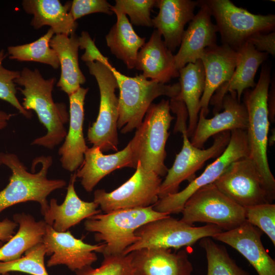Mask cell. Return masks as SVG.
I'll use <instances>...</instances> for the list:
<instances>
[{"instance_id":"cell-1","label":"cell","mask_w":275,"mask_h":275,"mask_svg":"<svg viewBox=\"0 0 275 275\" xmlns=\"http://www.w3.org/2000/svg\"><path fill=\"white\" fill-rule=\"evenodd\" d=\"M14 81L23 87L18 88L24 96L23 107L28 111H34L47 130L45 135L35 139L32 145L53 149L65 138V124L69 118L65 104L56 103L52 98L56 78L45 79L39 70L24 67Z\"/></svg>"},{"instance_id":"cell-2","label":"cell","mask_w":275,"mask_h":275,"mask_svg":"<svg viewBox=\"0 0 275 275\" xmlns=\"http://www.w3.org/2000/svg\"><path fill=\"white\" fill-rule=\"evenodd\" d=\"M270 68L262 67L259 80L252 89L243 92V103L248 115L246 130L249 149V157L252 159L259 172L268 200L275 199V179L268 162L267 149L269 129L267 96L270 84Z\"/></svg>"},{"instance_id":"cell-3","label":"cell","mask_w":275,"mask_h":275,"mask_svg":"<svg viewBox=\"0 0 275 275\" xmlns=\"http://www.w3.org/2000/svg\"><path fill=\"white\" fill-rule=\"evenodd\" d=\"M36 159L42 164L41 169L36 173H32L15 154L0 153V165L6 166L12 171L8 184L0 191V213L14 205L35 201L40 204L43 215L49 207L48 196L66 185L64 180L47 178L52 163L51 156H41Z\"/></svg>"},{"instance_id":"cell-4","label":"cell","mask_w":275,"mask_h":275,"mask_svg":"<svg viewBox=\"0 0 275 275\" xmlns=\"http://www.w3.org/2000/svg\"><path fill=\"white\" fill-rule=\"evenodd\" d=\"M170 215L153 209V206L118 209L97 214L86 219V230L94 232L96 241L105 246L100 253L103 256L123 255L128 246L139 240L135 231L144 225Z\"/></svg>"},{"instance_id":"cell-5","label":"cell","mask_w":275,"mask_h":275,"mask_svg":"<svg viewBox=\"0 0 275 275\" xmlns=\"http://www.w3.org/2000/svg\"><path fill=\"white\" fill-rule=\"evenodd\" d=\"M170 101L162 99L152 103L142 123L129 142L135 169L138 163L145 170L159 177L166 175L168 169L164 164L166 144L169 129L174 119L170 114Z\"/></svg>"},{"instance_id":"cell-6","label":"cell","mask_w":275,"mask_h":275,"mask_svg":"<svg viewBox=\"0 0 275 275\" xmlns=\"http://www.w3.org/2000/svg\"><path fill=\"white\" fill-rule=\"evenodd\" d=\"M111 69L116 78L120 92L117 127L124 134L140 126L155 98L164 95L171 99L178 96L180 92L179 82L167 85L148 80L142 74L130 77L113 66Z\"/></svg>"},{"instance_id":"cell-7","label":"cell","mask_w":275,"mask_h":275,"mask_svg":"<svg viewBox=\"0 0 275 275\" xmlns=\"http://www.w3.org/2000/svg\"><path fill=\"white\" fill-rule=\"evenodd\" d=\"M173 112L177 116L174 131L182 134L183 145L176 156L172 167L168 169L164 180L161 182L158 193L159 199L178 192L180 184L184 180L191 181L195 174L205 162L211 158L218 157L227 147L231 132L227 131L213 136L212 145L206 149L193 146L187 133L186 120L188 113L185 106L176 107Z\"/></svg>"},{"instance_id":"cell-8","label":"cell","mask_w":275,"mask_h":275,"mask_svg":"<svg viewBox=\"0 0 275 275\" xmlns=\"http://www.w3.org/2000/svg\"><path fill=\"white\" fill-rule=\"evenodd\" d=\"M86 64L89 73L95 77L100 93L99 113L96 121L88 129V141L102 152L117 151L119 103L115 90L118 85L111 69L112 66L109 63L99 61L88 62Z\"/></svg>"},{"instance_id":"cell-9","label":"cell","mask_w":275,"mask_h":275,"mask_svg":"<svg viewBox=\"0 0 275 275\" xmlns=\"http://www.w3.org/2000/svg\"><path fill=\"white\" fill-rule=\"evenodd\" d=\"M181 220L190 225L203 222L224 231L240 225L245 219L244 207L230 199L213 183L194 193L185 203Z\"/></svg>"},{"instance_id":"cell-10","label":"cell","mask_w":275,"mask_h":275,"mask_svg":"<svg viewBox=\"0 0 275 275\" xmlns=\"http://www.w3.org/2000/svg\"><path fill=\"white\" fill-rule=\"evenodd\" d=\"M222 231L214 225L195 227L169 215L138 228L134 234L139 237V240L126 249L123 255L145 248L179 249L191 246L203 238L211 237Z\"/></svg>"},{"instance_id":"cell-11","label":"cell","mask_w":275,"mask_h":275,"mask_svg":"<svg viewBox=\"0 0 275 275\" xmlns=\"http://www.w3.org/2000/svg\"><path fill=\"white\" fill-rule=\"evenodd\" d=\"M216 22L222 44L236 50L252 35L270 33L275 26L274 14L250 13L230 0H203Z\"/></svg>"},{"instance_id":"cell-12","label":"cell","mask_w":275,"mask_h":275,"mask_svg":"<svg viewBox=\"0 0 275 275\" xmlns=\"http://www.w3.org/2000/svg\"><path fill=\"white\" fill-rule=\"evenodd\" d=\"M230 132L227 147L215 160L209 164L199 176L190 181L182 190L159 199L153 205L154 210L170 214L181 212L186 201L197 190L213 183L234 161L249 157L246 130L235 129Z\"/></svg>"},{"instance_id":"cell-13","label":"cell","mask_w":275,"mask_h":275,"mask_svg":"<svg viewBox=\"0 0 275 275\" xmlns=\"http://www.w3.org/2000/svg\"><path fill=\"white\" fill-rule=\"evenodd\" d=\"M160 177L143 169L138 163L133 175L119 187L107 193L97 189L94 193V202L105 213L154 205L159 200L161 183Z\"/></svg>"},{"instance_id":"cell-14","label":"cell","mask_w":275,"mask_h":275,"mask_svg":"<svg viewBox=\"0 0 275 275\" xmlns=\"http://www.w3.org/2000/svg\"><path fill=\"white\" fill-rule=\"evenodd\" d=\"M213 183L243 207L270 203L256 164L249 157L232 162Z\"/></svg>"},{"instance_id":"cell-15","label":"cell","mask_w":275,"mask_h":275,"mask_svg":"<svg viewBox=\"0 0 275 275\" xmlns=\"http://www.w3.org/2000/svg\"><path fill=\"white\" fill-rule=\"evenodd\" d=\"M42 243L46 249L48 267L63 265L75 272L91 266L97 260L96 252L104 247L103 242L91 244L75 238L69 231L57 232L47 225Z\"/></svg>"},{"instance_id":"cell-16","label":"cell","mask_w":275,"mask_h":275,"mask_svg":"<svg viewBox=\"0 0 275 275\" xmlns=\"http://www.w3.org/2000/svg\"><path fill=\"white\" fill-rule=\"evenodd\" d=\"M263 233L245 221L236 228L215 234L211 238L237 251L258 275H275V261L263 246L261 241Z\"/></svg>"},{"instance_id":"cell-17","label":"cell","mask_w":275,"mask_h":275,"mask_svg":"<svg viewBox=\"0 0 275 275\" xmlns=\"http://www.w3.org/2000/svg\"><path fill=\"white\" fill-rule=\"evenodd\" d=\"M198 2L200 9L184 31L179 49L174 55L178 71L187 64L200 60L205 48L217 45L218 28L211 21L209 8L203 0Z\"/></svg>"},{"instance_id":"cell-18","label":"cell","mask_w":275,"mask_h":275,"mask_svg":"<svg viewBox=\"0 0 275 275\" xmlns=\"http://www.w3.org/2000/svg\"><path fill=\"white\" fill-rule=\"evenodd\" d=\"M224 110L210 119L205 117L200 111L198 122L190 141L195 147L202 149L211 136L235 129L246 130L248 115L244 104L238 101L236 92L226 94L222 101Z\"/></svg>"},{"instance_id":"cell-19","label":"cell","mask_w":275,"mask_h":275,"mask_svg":"<svg viewBox=\"0 0 275 275\" xmlns=\"http://www.w3.org/2000/svg\"><path fill=\"white\" fill-rule=\"evenodd\" d=\"M237 59L234 71L230 79L221 85L215 92L210 103L213 105V114L222 109V101L227 93L235 91L240 101L243 92L256 86L255 76L260 66L267 58L266 52L258 51L249 42L245 41L236 49Z\"/></svg>"},{"instance_id":"cell-20","label":"cell","mask_w":275,"mask_h":275,"mask_svg":"<svg viewBox=\"0 0 275 275\" xmlns=\"http://www.w3.org/2000/svg\"><path fill=\"white\" fill-rule=\"evenodd\" d=\"M134 275H191L193 266L185 250L145 248L129 253Z\"/></svg>"},{"instance_id":"cell-21","label":"cell","mask_w":275,"mask_h":275,"mask_svg":"<svg viewBox=\"0 0 275 275\" xmlns=\"http://www.w3.org/2000/svg\"><path fill=\"white\" fill-rule=\"evenodd\" d=\"M88 90L80 87L69 96V129L58 153L62 167L69 172L76 171L81 166L88 148L83 133L85 99Z\"/></svg>"},{"instance_id":"cell-22","label":"cell","mask_w":275,"mask_h":275,"mask_svg":"<svg viewBox=\"0 0 275 275\" xmlns=\"http://www.w3.org/2000/svg\"><path fill=\"white\" fill-rule=\"evenodd\" d=\"M236 59V50L225 44L205 49L200 59L205 71V88L200 103V111L205 117L209 113L210 101L215 91L230 79Z\"/></svg>"},{"instance_id":"cell-23","label":"cell","mask_w":275,"mask_h":275,"mask_svg":"<svg viewBox=\"0 0 275 275\" xmlns=\"http://www.w3.org/2000/svg\"><path fill=\"white\" fill-rule=\"evenodd\" d=\"M198 1L191 0H156L158 14L152 18V27L163 37V41L172 52L180 45L186 24L194 18Z\"/></svg>"},{"instance_id":"cell-24","label":"cell","mask_w":275,"mask_h":275,"mask_svg":"<svg viewBox=\"0 0 275 275\" xmlns=\"http://www.w3.org/2000/svg\"><path fill=\"white\" fill-rule=\"evenodd\" d=\"M125 167L135 169L130 143L115 153L103 154L97 146L88 148L84 160L75 174L88 192L92 191L98 183L114 171Z\"/></svg>"},{"instance_id":"cell-25","label":"cell","mask_w":275,"mask_h":275,"mask_svg":"<svg viewBox=\"0 0 275 275\" xmlns=\"http://www.w3.org/2000/svg\"><path fill=\"white\" fill-rule=\"evenodd\" d=\"M75 174L70 179L64 201L59 205L57 200L51 199L49 207L43 215L46 224L57 232H65L84 219L100 213L98 205L93 202L81 200L74 188Z\"/></svg>"},{"instance_id":"cell-26","label":"cell","mask_w":275,"mask_h":275,"mask_svg":"<svg viewBox=\"0 0 275 275\" xmlns=\"http://www.w3.org/2000/svg\"><path fill=\"white\" fill-rule=\"evenodd\" d=\"M145 77L166 84L179 76L174 55L167 47L161 34L155 30L148 41L139 50L135 64Z\"/></svg>"},{"instance_id":"cell-27","label":"cell","mask_w":275,"mask_h":275,"mask_svg":"<svg viewBox=\"0 0 275 275\" xmlns=\"http://www.w3.org/2000/svg\"><path fill=\"white\" fill-rule=\"evenodd\" d=\"M71 2L63 5L59 0H23L22 6L28 14L33 16L31 24L35 29L45 25L55 34L69 36L75 33L77 23L69 13Z\"/></svg>"},{"instance_id":"cell-28","label":"cell","mask_w":275,"mask_h":275,"mask_svg":"<svg viewBox=\"0 0 275 275\" xmlns=\"http://www.w3.org/2000/svg\"><path fill=\"white\" fill-rule=\"evenodd\" d=\"M49 45L57 53L61 66V76L57 86L69 96L86 81L78 64L79 37L75 33L70 37L56 34Z\"/></svg>"},{"instance_id":"cell-29","label":"cell","mask_w":275,"mask_h":275,"mask_svg":"<svg viewBox=\"0 0 275 275\" xmlns=\"http://www.w3.org/2000/svg\"><path fill=\"white\" fill-rule=\"evenodd\" d=\"M14 221L18 230L5 244L0 247V261L8 262L18 259L27 250L42 242L47 224L44 221H36L25 213H16Z\"/></svg>"},{"instance_id":"cell-30","label":"cell","mask_w":275,"mask_h":275,"mask_svg":"<svg viewBox=\"0 0 275 275\" xmlns=\"http://www.w3.org/2000/svg\"><path fill=\"white\" fill-rule=\"evenodd\" d=\"M180 92L189 118L187 128L188 138L195 131L201 109L200 103L205 88V71L201 60L188 63L179 70Z\"/></svg>"},{"instance_id":"cell-31","label":"cell","mask_w":275,"mask_h":275,"mask_svg":"<svg viewBox=\"0 0 275 275\" xmlns=\"http://www.w3.org/2000/svg\"><path fill=\"white\" fill-rule=\"evenodd\" d=\"M116 15L117 21L105 36L107 46L128 69L135 68L138 53L145 44L146 38L135 33L127 16Z\"/></svg>"},{"instance_id":"cell-32","label":"cell","mask_w":275,"mask_h":275,"mask_svg":"<svg viewBox=\"0 0 275 275\" xmlns=\"http://www.w3.org/2000/svg\"><path fill=\"white\" fill-rule=\"evenodd\" d=\"M54 34L50 28L46 34L34 42L9 46L7 53L9 59L21 62H37L49 65L53 69H58L60 63L57 53L49 45Z\"/></svg>"},{"instance_id":"cell-33","label":"cell","mask_w":275,"mask_h":275,"mask_svg":"<svg viewBox=\"0 0 275 275\" xmlns=\"http://www.w3.org/2000/svg\"><path fill=\"white\" fill-rule=\"evenodd\" d=\"M200 245L206 253V275H251L237 264L224 246L216 243L211 238L201 239Z\"/></svg>"},{"instance_id":"cell-34","label":"cell","mask_w":275,"mask_h":275,"mask_svg":"<svg viewBox=\"0 0 275 275\" xmlns=\"http://www.w3.org/2000/svg\"><path fill=\"white\" fill-rule=\"evenodd\" d=\"M20 258L8 262L0 261V274L17 271L31 275H49L44 263L46 249L39 243L27 250Z\"/></svg>"},{"instance_id":"cell-35","label":"cell","mask_w":275,"mask_h":275,"mask_svg":"<svg viewBox=\"0 0 275 275\" xmlns=\"http://www.w3.org/2000/svg\"><path fill=\"white\" fill-rule=\"evenodd\" d=\"M156 0H116L111 10L116 15H128L131 24L152 27L151 11Z\"/></svg>"},{"instance_id":"cell-36","label":"cell","mask_w":275,"mask_h":275,"mask_svg":"<svg viewBox=\"0 0 275 275\" xmlns=\"http://www.w3.org/2000/svg\"><path fill=\"white\" fill-rule=\"evenodd\" d=\"M244 209L246 221L265 233L275 245V204L264 203Z\"/></svg>"},{"instance_id":"cell-37","label":"cell","mask_w":275,"mask_h":275,"mask_svg":"<svg viewBox=\"0 0 275 275\" xmlns=\"http://www.w3.org/2000/svg\"><path fill=\"white\" fill-rule=\"evenodd\" d=\"M101 265L96 268L91 266L76 271V275H134L131 255H119L103 256Z\"/></svg>"},{"instance_id":"cell-38","label":"cell","mask_w":275,"mask_h":275,"mask_svg":"<svg viewBox=\"0 0 275 275\" xmlns=\"http://www.w3.org/2000/svg\"><path fill=\"white\" fill-rule=\"evenodd\" d=\"M8 55L4 49L0 50V99L9 103L25 118H31L32 113L24 109L16 95L14 80L20 76V71L9 70L3 66V62Z\"/></svg>"},{"instance_id":"cell-39","label":"cell","mask_w":275,"mask_h":275,"mask_svg":"<svg viewBox=\"0 0 275 275\" xmlns=\"http://www.w3.org/2000/svg\"><path fill=\"white\" fill-rule=\"evenodd\" d=\"M111 5L106 0H74L71 2L69 13L73 19L94 13L112 15Z\"/></svg>"},{"instance_id":"cell-40","label":"cell","mask_w":275,"mask_h":275,"mask_svg":"<svg viewBox=\"0 0 275 275\" xmlns=\"http://www.w3.org/2000/svg\"><path fill=\"white\" fill-rule=\"evenodd\" d=\"M79 48L85 50L81 57L82 61L86 62L99 61L104 64L109 63L108 59L98 50L89 33L83 31L79 37Z\"/></svg>"},{"instance_id":"cell-41","label":"cell","mask_w":275,"mask_h":275,"mask_svg":"<svg viewBox=\"0 0 275 275\" xmlns=\"http://www.w3.org/2000/svg\"><path fill=\"white\" fill-rule=\"evenodd\" d=\"M246 41L251 43L260 52L272 56L275 54V32H258L252 35Z\"/></svg>"},{"instance_id":"cell-42","label":"cell","mask_w":275,"mask_h":275,"mask_svg":"<svg viewBox=\"0 0 275 275\" xmlns=\"http://www.w3.org/2000/svg\"><path fill=\"white\" fill-rule=\"evenodd\" d=\"M17 226L16 223L8 218L0 221V247L13 236Z\"/></svg>"},{"instance_id":"cell-43","label":"cell","mask_w":275,"mask_h":275,"mask_svg":"<svg viewBox=\"0 0 275 275\" xmlns=\"http://www.w3.org/2000/svg\"><path fill=\"white\" fill-rule=\"evenodd\" d=\"M270 90H268L267 106L269 118L274 120V83L272 82Z\"/></svg>"},{"instance_id":"cell-44","label":"cell","mask_w":275,"mask_h":275,"mask_svg":"<svg viewBox=\"0 0 275 275\" xmlns=\"http://www.w3.org/2000/svg\"><path fill=\"white\" fill-rule=\"evenodd\" d=\"M15 115V114H10L5 111H0V130L6 127L9 120Z\"/></svg>"},{"instance_id":"cell-45","label":"cell","mask_w":275,"mask_h":275,"mask_svg":"<svg viewBox=\"0 0 275 275\" xmlns=\"http://www.w3.org/2000/svg\"><path fill=\"white\" fill-rule=\"evenodd\" d=\"M0 275H10V274L9 273H6L4 274H0ZM15 275H18V274H15ZM26 275H31V274H26Z\"/></svg>"}]
</instances>
